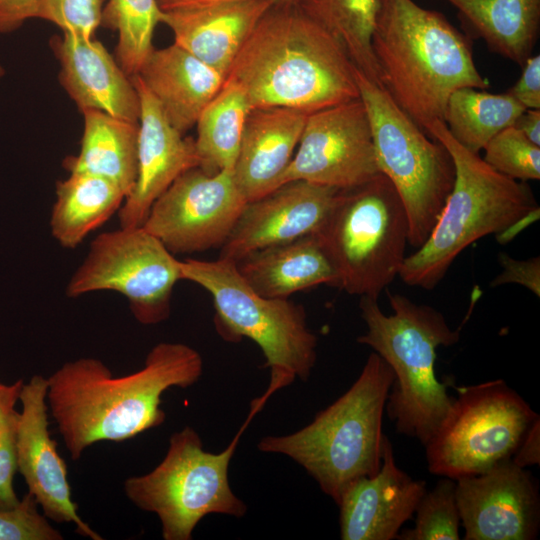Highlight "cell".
Segmentation results:
<instances>
[{
  "mask_svg": "<svg viewBox=\"0 0 540 540\" xmlns=\"http://www.w3.org/2000/svg\"><path fill=\"white\" fill-rule=\"evenodd\" d=\"M393 313L382 312L378 299L361 296L359 308L367 331L359 344L373 349L390 366L394 380L385 410L397 433L423 446L452 408L454 397L435 373L436 350L456 344L460 328L449 327L435 308L388 292Z\"/></svg>",
  "mask_w": 540,
  "mask_h": 540,
  "instance_id": "obj_4",
  "label": "cell"
},
{
  "mask_svg": "<svg viewBox=\"0 0 540 540\" xmlns=\"http://www.w3.org/2000/svg\"><path fill=\"white\" fill-rule=\"evenodd\" d=\"M104 0H37L36 16L59 27L63 33L94 38L101 26Z\"/></svg>",
  "mask_w": 540,
  "mask_h": 540,
  "instance_id": "obj_34",
  "label": "cell"
},
{
  "mask_svg": "<svg viewBox=\"0 0 540 540\" xmlns=\"http://www.w3.org/2000/svg\"><path fill=\"white\" fill-rule=\"evenodd\" d=\"M514 464L526 468L540 463V417L536 418L511 457Z\"/></svg>",
  "mask_w": 540,
  "mask_h": 540,
  "instance_id": "obj_40",
  "label": "cell"
},
{
  "mask_svg": "<svg viewBox=\"0 0 540 540\" xmlns=\"http://www.w3.org/2000/svg\"><path fill=\"white\" fill-rule=\"evenodd\" d=\"M249 0H157L162 11L177 8L205 7L217 4L236 3Z\"/></svg>",
  "mask_w": 540,
  "mask_h": 540,
  "instance_id": "obj_43",
  "label": "cell"
},
{
  "mask_svg": "<svg viewBox=\"0 0 540 540\" xmlns=\"http://www.w3.org/2000/svg\"><path fill=\"white\" fill-rule=\"evenodd\" d=\"M502 271L491 282V287L515 283L526 287L537 297L540 296V258L518 260L506 253L499 255Z\"/></svg>",
  "mask_w": 540,
  "mask_h": 540,
  "instance_id": "obj_37",
  "label": "cell"
},
{
  "mask_svg": "<svg viewBox=\"0 0 540 540\" xmlns=\"http://www.w3.org/2000/svg\"><path fill=\"white\" fill-rule=\"evenodd\" d=\"M235 263L248 285L267 298L286 299L321 284L337 285L336 270L316 234L263 248Z\"/></svg>",
  "mask_w": 540,
  "mask_h": 540,
  "instance_id": "obj_24",
  "label": "cell"
},
{
  "mask_svg": "<svg viewBox=\"0 0 540 540\" xmlns=\"http://www.w3.org/2000/svg\"><path fill=\"white\" fill-rule=\"evenodd\" d=\"M379 0H297L295 6L330 34L354 66L380 85L371 39Z\"/></svg>",
  "mask_w": 540,
  "mask_h": 540,
  "instance_id": "obj_29",
  "label": "cell"
},
{
  "mask_svg": "<svg viewBox=\"0 0 540 540\" xmlns=\"http://www.w3.org/2000/svg\"><path fill=\"white\" fill-rule=\"evenodd\" d=\"M526 109H540V55H531L518 81L507 91Z\"/></svg>",
  "mask_w": 540,
  "mask_h": 540,
  "instance_id": "obj_38",
  "label": "cell"
},
{
  "mask_svg": "<svg viewBox=\"0 0 540 540\" xmlns=\"http://www.w3.org/2000/svg\"><path fill=\"white\" fill-rule=\"evenodd\" d=\"M157 0H108L101 26L118 34L115 59L130 77L136 75L153 50L152 39L161 23Z\"/></svg>",
  "mask_w": 540,
  "mask_h": 540,
  "instance_id": "obj_31",
  "label": "cell"
},
{
  "mask_svg": "<svg viewBox=\"0 0 540 540\" xmlns=\"http://www.w3.org/2000/svg\"><path fill=\"white\" fill-rule=\"evenodd\" d=\"M315 234L336 270V287L378 299L399 275L409 224L395 187L379 173L362 185L341 190Z\"/></svg>",
  "mask_w": 540,
  "mask_h": 540,
  "instance_id": "obj_9",
  "label": "cell"
},
{
  "mask_svg": "<svg viewBox=\"0 0 540 540\" xmlns=\"http://www.w3.org/2000/svg\"><path fill=\"white\" fill-rule=\"evenodd\" d=\"M47 378L34 375L20 392L17 428V465L30 493L48 520L73 523L76 532L92 540L103 537L78 514L72 500L67 465L49 432Z\"/></svg>",
  "mask_w": 540,
  "mask_h": 540,
  "instance_id": "obj_16",
  "label": "cell"
},
{
  "mask_svg": "<svg viewBox=\"0 0 540 540\" xmlns=\"http://www.w3.org/2000/svg\"><path fill=\"white\" fill-rule=\"evenodd\" d=\"M425 133L451 154L455 180L430 235L406 256L398 276L409 286L431 290L469 245L503 234L539 206L529 185L497 172L461 146L443 121L433 122Z\"/></svg>",
  "mask_w": 540,
  "mask_h": 540,
  "instance_id": "obj_6",
  "label": "cell"
},
{
  "mask_svg": "<svg viewBox=\"0 0 540 540\" xmlns=\"http://www.w3.org/2000/svg\"><path fill=\"white\" fill-rule=\"evenodd\" d=\"M251 109L243 88L225 79L222 88L203 109L196 122L195 146L200 168L208 173L233 171Z\"/></svg>",
  "mask_w": 540,
  "mask_h": 540,
  "instance_id": "obj_28",
  "label": "cell"
},
{
  "mask_svg": "<svg viewBox=\"0 0 540 540\" xmlns=\"http://www.w3.org/2000/svg\"><path fill=\"white\" fill-rule=\"evenodd\" d=\"M182 277L207 290L215 309L219 336L237 343L255 342L270 370L265 394L269 397L296 378L307 381L317 360V337L307 326L302 305L288 298H267L255 292L237 270L236 263L218 258L180 261Z\"/></svg>",
  "mask_w": 540,
  "mask_h": 540,
  "instance_id": "obj_7",
  "label": "cell"
},
{
  "mask_svg": "<svg viewBox=\"0 0 540 540\" xmlns=\"http://www.w3.org/2000/svg\"><path fill=\"white\" fill-rule=\"evenodd\" d=\"M297 0H270L272 6H292Z\"/></svg>",
  "mask_w": 540,
  "mask_h": 540,
  "instance_id": "obj_44",
  "label": "cell"
},
{
  "mask_svg": "<svg viewBox=\"0 0 540 540\" xmlns=\"http://www.w3.org/2000/svg\"><path fill=\"white\" fill-rule=\"evenodd\" d=\"M5 74V70L4 68L0 65V80L2 79V77L4 76Z\"/></svg>",
  "mask_w": 540,
  "mask_h": 540,
  "instance_id": "obj_45",
  "label": "cell"
},
{
  "mask_svg": "<svg viewBox=\"0 0 540 540\" xmlns=\"http://www.w3.org/2000/svg\"><path fill=\"white\" fill-rule=\"evenodd\" d=\"M526 110L510 94H492L463 87L449 97L444 123L451 136L467 150L479 154L500 131L512 126Z\"/></svg>",
  "mask_w": 540,
  "mask_h": 540,
  "instance_id": "obj_30",
  "label": "cell"
},
{
  "mask_svg": "<svg viewBox=\"0 0 540 540\" xmlns=\"http://www.w3.org/2000/svg\"><path fill=\"white\" fill-rule=\"evenodd\" d=\"M356 82L372 133L379 170L395 187L407 214L408 243L430 235L455 180L451 154L425 133L386 90L356 68Z\"/></svg>",
  "mask_w": 540,
  "mask_h": 540,
  "instance_id": "obj_10",
  "label": "cell"
},
{
  "mask_svg": "<svg viewBox=\"0 0 540 540\" xmlns=\"http://www.w3.org/2000/svg\"><path fill=\"white\" fill-rule=\"evenodd\" d=\"M124 192L111 181L74 172L56 183L50 230L60 246L73 249L119 211Z\"/></svg>",
  "mask_w": 540,
  "mask_h": 540,
  "instance_id": "obj_27",
  "label": "cell"
},
{
  "mask_svg": "<svg viewBox=\"0 0 540 540\" xmlns=\"http://www.w3.org/2000/svg\"><path fill=\"white\" fill-rule=\"evenodd\" d=\"M483 160L497 172L526 182L540 179V146L509 126L484 147Z\"/></svg>",
  "mask_w": 540,
  "mask_h": 540,
  "instance_id": "obj_33",
  "label": "cell"
},
{
  "mask_svg": "<svg viewBox=\"0 0 540 540\" xmlns=\"http://www.w3.org/2000/svg\"><path fill=\"white\" fill-rule=\"evenodd\" d=\"M379 173L368 115L359 97L308 114L280 185L304 180L345 190Z\"/></svg>",
  "mask_w": 540,
  "mask_h": 540,
  "instance_id": "obj_14",
  "label": "cell"
},
{
  "mask_svg": "<svg viewBox=\"0 0 540 540\" xmlns=\"http://www.w3.org/2000/svg\"><path fill=\"white\" fill-rule=\"evenodd\" d=\"M46 516L39 511L34 497L27 493L18 505L0 509V540H62Z\"/></svg>",
  "mask_w": 540,
  "mask_h": 540,
  "instance_id": "obj_35",
  "label": "cell"
},
{
  "mask_svg": "<svg viewBox=\"0 0 540 540\" xmlns=\"http://www.w3.org/2000/svg\"><path fill=\"white\" fill-rule=\"evenodd\" d=\"M452 408L424 445L431 474L458 479L511 459L539 415L502 379L458 387Z\"/></svg>",
  "mask_w": 540,
  "mask_h": 540,
  "instance_id": "obj_11",
  "label": "cell"
},
{
  "mask_svg": "<svg viewBox=\"0 0 540 540\" xmlns=\"http://www.w3.org/2000/svg\"><path fill=\"white\" fill-rule=\"evenodd\" d=\"M84 119L80 151L68 156L63 167L105 178L125 194L132 191L137 177L138 123L98 110L81 112Z\"/></svg>",
  "mask_w": 540,
  "mask_h": 540,
  "instance_id": "obj_25",
  "label": "cell"
},
{
  "mask_svg": "<svg viewBox=\"0 0 540 540\" xmlns=\"http://www.w3.org/2000/svg\"><path fill=\"white\" fill-rule=\"evenodd\" d=\"M371 45L381 86L424 132L444 122L455 90L490 86L475 65L468 37L414 0H379Z\"/></svg>",
  "mask_w": 540,
  "mask_h": 540,
  "instance_id": "obj_3",
  "label": "cell"
},
{
  "mask_svg": "<svg viewBox=\"0 0 540 540\" xmlns=\"http://www.w3.org/2000/svg\"><path fill=\"white\" fill-rule=\"evenodd\" d=\"M356 67L337 43L295 5L271 6L234 59L226 79L253 108L307 114L360 97Z\"/></svg>",
  "mask_w": 540,
  "mask_h": 540,
  "instance_id": "obj_2",
  "label": "cell"
},
{
  "mask_svg": "<svg viewBox=\"0 0 540 540\" xmlns=\"http://www.w3.org/2000/svg\"><path fill=\"white\" fill-rule=\"evenodd\" d=\"M465 540H533L540 528L537 481L505 460L488 471L455 480Z\"/></svg>",
  "mask_w": 540,
  "mask_h": 540,
  "instance_id": "obj_15",
  "label": "cell"
},
{
  "mask_svg": "<svg viewBox=\"0 0 540 540\" xmlns=\"http://www.w3.org/2000/svg\"><path fill=\"white\" fill-rule=\"evenodd\" d=\"M426 482L400 469L385 435L380 470L351 482L337 503L342 540H393L426 492Z\"/></svg>",
  "mask_w": 540,
  "mask_h": 540,
  "instance_id": "obj_19",
  "label": "cell"
},
{
  "mask_svg": "<svg viewBox=\"0 0 540 540\" xmlns=\"http://www.w3.org/2000/svg\"><path fill=\"white\" fill-rule=\"evenodd\" d=\"M50 47L60 64L59 81L82 112L98 110L138 123L140 101L132 78L95 38L63 33Z\"/></svg>",
  "mask_w": 540,
  "mask_h": 540,
  "instance_id": "obj_20",
  "label": "cell"
},
{
  "mask_svg": "<svg viewBox=\"0 0 540 540\" xmlns=\"http://www.w3.org/2000/svg\"><path fill=\"white\" fill-rule=\"evenodd\" d=\"M19 412L14 410L0 424V509L13 508L20 502L14 489L17 465V428Z\"/></svg>",
  "mask_w": 540,
  "mask_h": 540,
  "instance_id": "obj_36",
  "label": "cell"
},
{
  "mask_svg": "<svg viewBox=\"0 0 540 540\" xmlns=\"http://www.w3.org/2000/svg\"><path fill=\"white\" fill-rule=\"evenodd\" d=\"M131 78L140 101L137 177L118 211L122 228L142 227L156 199L182 173L200 165L195 140L170 124L137 75Z\"/></svg>",
  "mask_w": 540,
  "mask_h": 540,
  "instance_id": "obj_18",
  "label": "cell"
},
{
  "mask_svg": "<svg viewBox=\"0 0 540 540\" xmlns=\"http://www.w3.org/2000/svg\"><path fill=\"white\" fill-rule=\"evenodd\" d=\"M340 189L304 180L286 182L247 201L220 258L234 262L266 247L315 234L331 211Z\"/></svg>",
  "mask_w": 540,
  "mask_h": 540,
  "instance_id": "obj_17",
  "label": "cell"
},
{
  "mask_svg": "<svg viewBox=\"0 0 540 540\" xmlns=\"http://www.w3.org/2000/svg\"><path fill=\"white\" fill-rule=\"evenodd\" d=\"M202 371L200 353L176 342L156 344L144 366L124 376H114L97 358L83 357L47 378L48 409L71 459L78 460L97 442L126 441L162 425V394L194 385Z\"/></svg>",
  "mask_w": 540,
  "mask_h": 540,
  "instance_id": "obj_1",
  "label": "cell"
},
{
  "mask_svg": "<svg viewBox=\"0 0 540 540\" xmlns=\"http://www.w3.org/2000/svg\"><path fill=\"white\" fill-rule=\"evenodd\" d=\"M181 279L180 260L158 238L143 227H120L94 238L66 295L115 291L127 299L139 323L155 325L169 318L172 292Z\"/></svg>",
  "mask_w": 540,
  "mask_h": 540,
  "instance_id": "obj_12",
  "label": "cell"
},
{
  "mask_svg": "<svg viewBox=\"0 0 540 540\" xmlns=\"http://www.w3.org/2000/svg\"><path fill=\"white\" fill-rule=\"evenodd\" d=\"M23 384L22 379L12 384L0 383V424L15 410Z\"/></svg>",
  "mask_w": 540,
  "mask_h": 540,
  "instance_id": "obj_42",
  "label": "cell"
},
{
  "mask_svg": "<svg viewBox=\"0 0 540 540\" xmlns=\"http://www.w3.org/2000/svg\"><path fill=\"white\" fill-rule=\"evenodd\" d=\"M272 6L270 0H249L162 11L161 23L174 43L227 76L253 28Z\"/></svg>",
  "mask_w": 540,
  "mask_h": 540,
  "instance_id": "obj_22",
  "label": "cell"
},
{
  "mask_svg": "<svg viewBox=\"0 0 540 540\" xmlns=\"http://www.w3.org/2000/svg\"><path fill=\"white\" fill-rule=\"evenodd\" d=\"M170 124L184 134L219 92L225 76L175 43L155 49L136 74Z\"/></svg>",
  "mask_w": 540,
  "mask_h": 540,
  "instance_id": "obj_23",
  "label": "cell"
},
{
  "mask_svg": "<svg viewBox=\"0 0 540 540\" xmlns=\"http://www.w3.org/2000/svg\"><path fill=\"white\" fill-rule=\"evenodd\" d=\"M411 529L398 533L399 540H459L460 514L455 497V480L442 477L419 500Z\"/></svg>",
  "mask_w": 540,
  "mask_h": 540,
  "instance_id": "obj_32",
  "label": "cell"
},
{
  "mask_svg": "<svg viewBox=\"0 0 540 540\" xmlns=\"http://www.w3.org/2000/svg\"><path fill=\"white\" fill-rule=\"evenodd\" d=\"M513 126L530 142L540 146V109H526Z\"/></svg>",
  "mask_w": 540,
  "mask_h": 540,
  "instance_id": "obj_41",
  "label": "cell"
},
{
  "mask_svg": "<svg viewBox=\"0 0 540 540\" xmlns=\"http://www.w3.org/2000/svg\"><path fill=\"white\" fill-rule=\"evenodd\" d=\"M247 200L232 170L191 168L156 199L142 227L173 254L222 246Z\"/></svg>",
  "mask_w": 540,
  "mask_h": 540,
  "instance_id": "obj_13",
  "label": "cell"
},
{
  "mask_svg": "<svg viewBox=\"0 0 540 540\" xmlns=\"http://www.w3.org/2000/svg\"><path fill=\"white\" fill-rule=\"evenodd\" d=\"M393 380L390 366L372 352L343 395L302 429L261 438L258 450L291 458L337 504L351 482L380 470L382 421Z\"/></svg>",
  "mask_w": 540,
  "mask_h": 540,
  "instance_id": "obj_5",
  "label": "cell"
},
{
  "mask_svg": "<svg viewBox=\"0 0 540 540\" xmlns=\"http://www.w3.org/2000/svg\"><path fill=\"white\" fill-rule=\"evenodd\" d=\"M491 51L523 66L540 31V0H445Z\"/></svg>",
  "mask_w": 540,
  "mask_h": 540,
  "instance_id": "obj_26",
  "label": "cell"
},
{
  "mask_svg": "<svg viewBox=\"0 0 540 540\" xmlns=\"http://www.w3.org/2000/svg\"><path fill=\"white\" fill-rule=\"evenodd\" d=\"M37 0H0V33L12 32L36 16Z\"/></svg>",
  "mask_w": 540,
  "mask_h": 540,
  "instance_id": "obj_39",
  "label": "cell"
},
{
  "mask_svg": "<svg viewBox=\"0 0 540 540\" xmlns=\"http://www.w3.org/2000/svg\"><path fill=\"white\" fill-rule=\"evenodd\" d=\"M307 116L306 112L286 107L251 109L233 168L234 181L247 201L256 200L280 185Z\"/></svg>",
  "mask_w": 540,
  "mask_h": 540,
  "instance_id": "obj_21",
  "label": "cell"
},
{
  "mask_svg": "<svg viewBox=\"0 0 540 540\" xmlns=\"http://www.w3.org/2000/svg\"><path fill=\"white\" fill-rule=\"evenodd\" d=\"M264 403L260 398L252 401L246 421L222 452L205 451L199 434L185 426L171 435L166 455L153 470L124 481L132 504L157 515L164 540H191L209 514L240 518L247 513V505L230 487L229 465L241 435Z\"/></svg>",
  "mask_w": 540,
  "mask_h": 540,
  "instance_id": "obj_8",
  "label": "cell"
}]
</instances>
